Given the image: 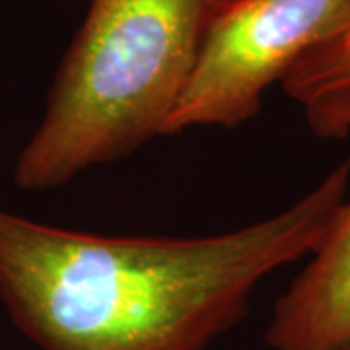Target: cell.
<instances>
[{"mask_svg": "<svg viewBox=\"0 0 350 350\" xmlns=\"http://www.w3.org/2000/svg\"><path fill=\"white\" fill-rule=\"evenodd\" d=\"M350 158L286 211L202 238H111L0 208V301L39 350H208L267 275L312 255L347 204Z\"/></svg>", "mask_w": 350, "mask_h": 350, "instance_id": "6da1fadb", "label": "cell"}, {"mask_svg": "<svg viewBox=\"0 0 350 350\" xmlns=\"http://www.w3.org/2000/svg\"><path fill=\"white\" fill-rule=\"evenodd\" d=\"M220 0H92L43 119L14 167L24 191L61 187L162 137Z\"/></svg>", "mask_w": 350, "mask_h": 350, "instance_id": "7a4b0ae2", "label": "cell"}, {"mask_svg": "<svg viewBox=\"0 0 350 350\" xmlns=\"http://www.w3.org/2000/svg\"><path fill=\"white\" fill-rule=\"evenodd\" d=\"M349 6L350 0H220L163 137L250 121L269 86L325 38Z\"/></svg>", "mask_w": 350, "mask_h": 350, "instance_id": "3957f363", "label": "cell"}, {"mask_svg": "<svg viewBox=\"0 0 350 350\" xmlns=\"http://www.w3.org/2000/svg\"><path fill=\"white\" fill-rule=\"evenodd\" d=\"M319 138L350 137V84L301 107ZM296 280L273 306L271 350H329L350 345V200Z\"/></svg>", "mask_w": 350, "mask_h": 350, "instance_id": "277c9868", "label": "cell"}, {"mask_svg": "<svg viewBox=\"0 0 350 350\" xmlns=\"http://www.w3.org/2000/svg\"><path fill=\"white\" fill-rule=\"evenodd\" d=\"M350 84V6L325 38L306 51L280 86L301 107L333 90Z\"/></svg>", "mask_w": 350, "mask_h": 350, "instance_id": "5b68a950", "label": "cell"}, {"mask_svg": "<svg viewBox=\"0 0 350 350\" xmlns=\"http://www.w3.org/2000/svg\"><path fill=\"white\" fill-rule=\"evenodd\" d=\"M329 350H350V345H342V347H335V349H329Z\"/></svg>", "mask_w": 350, "mask_h": 350, "instance_id": "8992f818", "label": "cell"}]
</instances>
